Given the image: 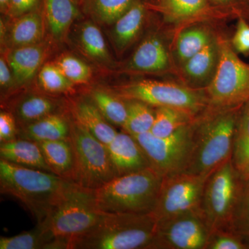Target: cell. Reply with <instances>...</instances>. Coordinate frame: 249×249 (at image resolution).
<instances>
[{"label":"cell","instance_id":"obj_24","mask_svg":"<svg viewBox=\"0 0 249 249\" xmlns=\"http://www.w3.org/2000/svg\"><path fill=\"white\" fill-rule=\"evenodd\" d=\"M38 144L52 173L60 178L73 181L76 157L70 139L40 142Z\"/></svg>","mask_w":249,"mask_h":249},{"label":"cell","instance_id":"obj_11","mask_svg":"<svg viewBox=\"0 0 249 249\" xmlns=\"http://www.w3.org/2000/svg\"><path fill=\"white\" fill-rule=\"evenodd\" d=\"M208 178L185 172L164 177L152 212L157 222L187 213L201 212V200Z\"/></svg>","mask_w":249,"mask_h":249},{"label":"cell","instance_id":"obj_3","mask_svg":"<svg viewBox=\"0 0 249 249\" xmlns=\"http://www.w3.org/2000/svg\"><path fill=\"white\" fill-rule=\"evenodd\" d=\"M157 222L152 213H105L90 230L69 242V249H150Z\"/></svg>","mask_w":249,"mask_h":249},{"label":"cell","instance_id":"obj_6","mask_svg":"<svg viewBox=\"0 0 249 249\" xmlns=\"http://www.w3.org/2000/svg\"><path fill=\"white\" fill-rule=\"evenodd\" d=\"M219 45V62L205 95L212 107L242 106L249 100V65L237 57L228 41Z\"/></svg>","mask_w":249,"mask_h":249},{"label":"cell","instance_id":"obj_37","mask_svg":"<svg viewBox=\"0 0 249 249\" xmlns=\"http://www.w3.org/2000/svg\"><path fill=\"white\" fill-rule=\"evenodd\" d=\"M234 235H235L234 232L229 231H217L213 232L206 249H247V245Z\"/></svg>","mask_w":249,"mask_h":249},{"label":"cell","instance_id":"obj_4","mask_svg":"<svg viewBox=\"0 0 249 249\" xmlns=\"http://www.w3.org/2000/svg\"><path fill=\"white\" fill-rule=\"evenodd\" d=\"M163 178L152 168L116 177L94 190L98 209L105 213H152Z\"/></svg>","mask_w":249,"mask_h":249},{"label":"cell","instance_id":"obj_13","mask_svg":"<svg viewBox=\"0 0 249 249\" xmlns=\"http://www.w3.org/2000/svg\"><path fill=\"white\" fill-rule=\"evenodd\" d=\"M9 29L1 19V42L8 49L40 43L45 37L46 22L42 9L12 18Z\"/></svg>","mask_w":249,"mask_h":249},{"label":"cell","instance_id":"obj_10","mask_svg":"<svg viewBox=\"0 0 249 249\" xmlns=\"http://www.w3.org/2000/svg\"><path fill=\"white\" fill-rule=\"evenodd\" d=\"M112 91L124 99L137 100L152 107L178 108L196 116L209 106L205 93L171 82L140 80Z\"/></svg>","mask_w":249,"mask_h":249},{"label":"cell","instance_id":"obj_20","mask_svg":"<svg viewBox=\"0 0 249 249\" xmlns=\"http://www.w3.org/2000/svg\"><path fill=\"white\" fill-rule=\"evenodd\" d=\"M62 109L63 105L56 98L42 93H29L18 100L11 112L19 128L51 114L62 112Z\"/></svg>","mask_w":249,"mask_h":249},{"label":"cell","instance_id":"obj_7","mask_svg":"<svg viewBox=\"0 0 249 249\" xmlns=\"http://www.w3.org/2000/svg\"><path fill=\"white\" fill-rule=\"evenodd\" d=\"M70 140L76 157L75 183L96 190L116 178L107 145L72 116Z\"/></svg>","mask_w":249,"mask_h":249},{"label":"cell","instance_id":"obj_44","mask_svg":"<svg viewBox=\"0 0 249 249\" xmlns=\"http://www.w3.org/2000/svg\"><path fill=\"white\" fill-rule=\"evenodd\" d=\"M244 178H249V169H248V170H247V173H246V175H245V176H244Z\"/></svg>","mask_w":249,"mask_h":249},{"label":"cell","instance_id":"obj_26","mask_svg":"<svg viewBox=\"0 0 249 249\" xmlns=\"http://www.w3.org/2000/svg\"><path fill=\"white\" fill-rule=\"evenodd\" d=\"M76 35L80 51L90 60L103 66L112 63L104 36L96 22L92 20L82 22Z\"/></svg>","mask_w":249,"mask_h":249},{"label":"cell","instance_id":"obj_36","mask_svg":"<svg viewBox=\"0 0 249 249\" xmlns=\"http://www.w3.org/2000/svg\"><path fill=\"white\" fill-rule=\"evenodd\" d=\"M245 178L248 182L245 189L239 192L229 231L249 235V178Z\"/></svg>","mask_w":249,"mask_h":249},{"label":"cell","instance_id":"obj_32","mask_svg":"<svg viewBox=\"0 0 249 249\" xmlns=\"http://www.w3.org/2000/svg\"><path fill=\"white\" fill-rule=\"evenodd\" d=\"M127 106V119L123 128L132 136L151 131L155 119V110L142 101L124 99Z\"/></svg>","mask_w":249,"mask_h":249},{"label":"cell","instance_id":"obj_2","mask_svg":"<svg viewBox=\"0 0 249 249\" xmlns=\"http://www.w3.org/2000/svg\"><path fill=\"white\" fill-rule=\"evenodd\" d=\"M71 181L49 172L26 168L0 159V191L12 196L41 222Z\"/></svg>","mask_w":249,"mask_h":249},{"label":"cell","instance_id":"obj_15","mask_svg":"<svg viewBox=\"0 0 249 249\" xmlns=\"http://www.w3.org/2000/svg\"><path fill=\"white\" fill-rule=\"evenodd\" d=\"M48 53L47 45L44 42L18 48L8 49L5 58L12 71L17 86H23L32 80Z\"/></svg>","mask_w":249,"mask_h":249},{"label":"cell","instance_id":"obj_35","mask_svg":"<svg viewBox=\"0 0 249 249\" xmlns=\"http://www.w3.org/2000/svg\"><path fill=\"white\" fill-rule=\"evenodd\" d=\"M62 73L74 85L89 83L92 76L91 67L71 54H63L53 62Z\"/></svg>","mask_w":249,"mask_h":249},{"label":"cell","instance_id":"obj_39","mask_svg":"<svg viewBox=\"0 0 249 249\" xmlns=\"http://www.w3.org/2000/svg\"><path fill=\"white\" fill-rule=\"evenodd\" d=\"M18 125L11 111L0 113V143L9 142L18 138Z\"/></svg>","mask_w":249,"mask_h":249},{"label":"cell","instance_id":"obj_40","mask_svg":"<svg viewBox=\"0 0 249 249\" xmlns=\"http://www.w3.org/2000/svg\"><path fill=\"white\" fill-rule=\"evenodd\" d=\"M42 0H11L9 14L11 18H15L31 11L42 9Z\"/></svg>","mask_w":249,"mask_h":249},{"label":"cell","instance_id":"obj_8","mask_svg":"<svg viewBox=\"0 0 249 249\" xmlns=\"http://www.w3.org/2000/svg\"><path fill=\"white\" fill-rule=\"evenodd\" d=\"M195 121L168 137H156L151 132L133 136L151 168L163 178L183 173L188 168L194 150Z\"/></svg>","mask_w":249,"mask_h":249},{"label":"cell","instance_id":"obj_14","mask_svg":"<svg viewBox=\"0 0 249 249\" xmlns=\"http://www.w3.org/2000/svg\"><path fill=\"white\" fill-rule=\"evenodd\" d=\"M107 147L116 177L151 168L138 142L125 131L118 132Z\"/></svg>","mask_w":249,"mask_h":249},{"label":"cell","instance_id":"obj_19","mask_svg":"<svg viewBox=\"0 0 249 249\" xmlns=\"http://www.w3.org/2000/svg\"><path fill=\"white\" fill-rule=\"evenodd\" d=\"M71 116L100 142L107 145L118 132L98 110L89 96L80 98L71 106Z\"/></svg>","mask_w":249,"mask_h":249},{"label":"cell","instance_id":"obj_1","mask_svg":"<svg viewBox=\"0 0 249 249\" xmlns=\"http://www.w3.org/2000/svg\"><path fill=\"white\" fill-rule=\"evenodd\" d=\"M213 107L195 121L194 150L185 173L209 177L232 157L240 108Z\"/></svg>","mask_w":249,"mask_h":249},{"label":"cell","instance_id":"obj_12","mask_svg":"<svg viewBox=\"0 0 249 249\" xmlns=\"http://www.w3.org/2000/svg\"><path fill=\"white\" fill-rule=\"evenodd\" d=\"M211 233L202 213H187L157 223L150 249H205Z\"/></svg>","mask_w":249,"mask_h":249},{"label":"cell","instance_id":"obj_30","mask_svg":"<svg viewBox=\"0 0 249 249\" xmlns=\"http://www.w3.org/2000/svg\"><path fill=\"white\" fill-rule=\"evenodd\" d=\"M196 118L194 114L178 108L157 107L155 122L150 132L156 137H168L178 129L193 124Z\"/></svg>","mask_w":249,"mask_h":249},{"label":"cell","instance_id":"obj_34","mask_svg":"<svg viewBox=\"0 0 249 249\" xmlns=\"http://www.w3.org/2000/svg\"><path fill=\"white\" fill-rule=\"evenodd\" d=\"M41 89L50 94L70 93L74 91V84L67 78L58 67L52 62L41 67L37 75Z\"/></svg>","mask_w":249,"mask_h":249},{"label":"cell","instance_id":"obj_22","mask_svg":"<svg viewBox=\"0 0 249 249\" xmlns=\"http://www.w3.org/2000/svg\"><path fill=\"white\" fill-rule=\"evenodd\" d=\"M219 58V42L214 39L182 64L183 73L187 81L194 86L206 85V88L213 78Z\"/></svg>","mask_w":249,"mask_h":249},{"label":"cell","instance_id":"obj_28","mask_svg":"<svg viewBox=\"0 0 249 249\" xmlns=\"http://www.w3.org/2000/svg\"><path fill=\"white\" fill-rule=\"evenodd\" d=\"M89 97L109 124L124 127L127 114V106L124 98L111 90L101 88L91 89Z\"/></svg>","mask_w":249,"mask_h":249},{"label":"cell","instance_id":"obj_29","mask_svg":"<svg viewBox=\"0 0 249 249\" xmlns=\"http://www.w3.org/2000/svg\"><path fill=\"white\" fill-rule=\"evenodd\" d=\"M136 0H83V11L91 20L111 26L130 8Z\"/></svg>","mask_w":249,"mask_h":249},{"label":"cell","instance_id":"obj_41","mask_svg":"<svg viewBox=\"0 0 249 249\" xmlns=\"http://www.w3.org/2000/svg\"><path fill=\"white\" fill-rule=\"evenodd\" d=\"M16 85L14 75L4 54L0 58V86L1 90H9ZM17 86V85H16Z\"/></svg>","mask_w":249,"mask_h":249},{"label":"cell","instance_id":"obj_31","mask_svg":"<svg viewBox=\"0 0 249 249\" xmlns=\"http://www.w3.org/2000/svg\"><path fill=\"white\" fill-rule=\"evenodd\" d=\"M214 40L209 29L203 27L188 28L178 34L176 54L181 64L192 58Z\"/></svg>","mask_w":249,"mask_h":249},{"label":"cell","instance_id":"obj_43","mask_svg":"<svg viewBox=\"0 0 249 249\" xmlns=\"http://www.w3.org/2000/svg\"><path fill=\"white\" fill-rule=\"evenodd\" d=\"M211 1L217 4H226L231 1L232 0H211Z\"/></svg>","mask_w":249,"mask_h":249},{"label":"cell","instance_id":"obj_27","mask_svg":"<svg viewBox=\"0 0 249 249\" xmlns=\"http://www.w3.org/2000/svg\"><path fill=\"white\" fill-rule=\"evenodd\" d=\"M231 160L236 170L245 176L249 167V100L242 105L239 112Z\"/></svg>","mask_w":249,"mask_h":249},{"label":"cell","instance_id":"obj_45","mask_svg":"<svg viewBox=\"0 0 249 249\" xmlns=\"http://www.w3.org/2000/svg\"><path fill=\"white\" fill-rule=\"evenodd\" d=\"M75 1H76V3L78 4V3L81 2L83 3V0H74Z\"/></svg>","mask_w":249,"mask_h":249},{"label":"cell","instance_id":"obj_38","mask_svg":"<svg viewBox=\"0 0 249 249\" xmlns=\"http://www.w3.org/2000/svg\"><path fill=\"white\" fill-rule=\"evenodd\" d=\"M232 47L237 53L249 55V24L245 18H239Z\"/></svg>","mask_w":249,"mask_h":249},{"label":"cell","instance_id":"obj_25","mask_svg":"<svg viewBox=\"0 0 249 249\" xmlns=\"http://www.w3.org/2000/svg\"><path fill=\"white\" fill-rule=\"evenodd\" d=\"M62 244L43 222L12 237H0V249H61Z\"/></svg>","mask_w":249,"mask_h":249},{"label":"cell","instance_id":"obj_33","mask_svg":"<svg viewBox=\"0 0 249 249\" xmlns=\"http://www.w3.org/2000/svg\"><path fill=\"white\" fill-rule=\"evenodd\" d=\"M159 6L167 20L179 22L204 14L208 2L207 0H160Z\"/></svg>","mask_w":249,"mask_h":249},{"label":"cell","instance_id":"obj_42","mask_svg":"<svg viewBox=\"0 0 249 249\" xmlns=\"http://www.w3.org/2000/svg\"><path fill=\"white\" fill-rule=\"evenodd\" d=\"M11 0H0V11L1 14L8 16Z\"/></svg>","mask_w":249,"mask_h":249},{"label":"cell","instance_id":"obj_9","mask_svg":"<svg viewBox=\"0 0 249 249\" xmlns=\"http://www.w3.org/2000/svg\"><path fill=\"white\" fill-rule=\"evenodd\" d=\"M237 173L230 159L218 167L206 180L201 209L212 232L230 229L240 192Z\"/></svg>","mask_w":249,"mask_h":249},{"label":"cell","instance_id":"obj_16","mask_svg":"<svg viewBox=\"0 0 249 249\" xmlns=\"http://www.w3.org/2000/svg\"><path fill=\"white\" fill-rule=\"evenodd\" d=\"M170 66L169 54L157 36L145 37L132 54L127 65L129 71L142 73L164 71Z\"/></svg>","mask_w":249,"mask_h":249},{"label":"cell","instance_id":"obj_18","mask_svg":"<svg viewBox=\"0 0 249 249\" xmlns=\"http://www.w3.org/2000/svg\"><path fill=\"white\" fill-rule=\"evenodd\" d=\"M71 118L63 112L46 116L27 125L19 127L18 138L37 142L70 139Z\"/></svg>","mask_w":249,"mask_h":249},{"label":"cell","instance_id":"obj_5","mask_svg":"<svg viewBox=\"0 0 249 249\" xmlns=\"http://www.w3.org/2000/svg\"><path fill=\"white\" fill-rule=\"evenodd\" d=\"M104 214L98 209L94 190L71 181L42 222L57 237L70 242L90 230Z\"/></svg>","mask_w":249,"mask_h":249},{"label":"cell","instance_id":"obj_23","mask_svg":"<svg viewBox=\"0 0 249 249\" xmlns=\"http://www.w3.org/2000/svg\"><path fill=\"white\" fill-rule=\"evenodd\" d=\"M0 159L26 168L52 173L38 142L28 139L18 138L0 143Z\"/></svg>","mask_w":249,"mask_h":249},{"label":"cell","instance_id":"obj_17","mask_svg":"<svg viewBox=\"0 0 249 249\" xmlns=\"http://www.w3.org/2000/svg\"><path fill=\"white\" fill-rule=\"evenodd\" d=\"M46 27L55 42H64L80 11L74 0H42Z\"/></svg>","mask_w":249,"mask_h":249},{"label":"cell","instance_id":"obj_21","mask_svg":"<svg viewBox=\"0 0 249 249\" xmlns=\"http://www.w3.org/2000/svg\"><path fill=\"white\" fill-rule=\"evenodd\" d=\"M145 7L136 0L133 4L114 24L111 38L117 53L124 52L138 37L145 18Z\"/></svg>","mask_w":249,"mask_h":249}]
</instances>
